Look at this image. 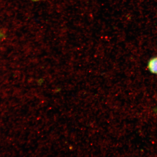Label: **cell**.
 Returning <instances> with one entry per match:
<instances>
[{"label":"cell","instance_id":"obj_1","mask_svg":"<svg viewBox=\"0 0 157 157\" xmlns=\"http://www.w3.org/2000/svg\"><path fill=\"white\" fill-rule=\"evenodd\" d=\"M147 67L151 73L157 75V56L154 57L149 60Z\"/></svg>","mask_w":157,"mask_h":157},{"label":"cell","instance_id":"obj_2","mask_svg":"<svg viewBox=\"0 0 157 157\" xmlns=\"http://www.w3.org/2000/svg\"><path fill=\"white\" fill-rule=\"evenodd\" d=\"M155 112L156 113H157V108L155 109Z\"/></svg>","mask_w":157,"mask_h":157},{"label":"cell","instance_id":"obj_3","mask_svg":"<svg viewBox=\"0 0 157 157\" xmlns=\"http://www.w3.org/2000/svg\"><path fill=\"white\" fill-rule=\"evenodd\" d=\"M37 1H38V0H37Z\"/></svg>","mask_w":157,"mask_h":157}]
</instances>
